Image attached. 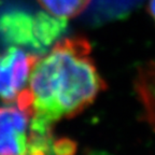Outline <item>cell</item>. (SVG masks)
Instances as JSON below:
<instances>
[{
    "mask_svg": "<svg viewBox=\"0 0 155 155\" xmlns=\"http://www.w3.org/2000/svg\"><path fill=\"white\" fill-rule=\"evenodd\" d=\"M91 52L85 38L70 37L57 40L51 51L39 57L27 85L32 115L38 121L53 126L71 119L106 90Z\"/></svg>",
    "mask_w": 155,
    "mask_h": 155,
    "instance_id": "1",
    "label": "cell"
},
{
    "mask_svg": "<svg viewBox=\"0 0 155 155\" xmlns=\"http://www.w3.org/2000/svg\"><path fill=\"white\" fill-rule=\"evenodd\" d=\"M51 129L16 104L0 107V155H46Z\"/></svg>",
    "mask_w": 155,
    "mask_h": 155,
    "instance_id": "2",
    "label": "cell"
},
{
    "mask_svg": "<svg viewBox=\"0 0 155 155\" xmlns=\"http://www.w3.org/2000/svg\"><path fill=\"white\" fill-rule=\"evenodd\" d=\"M66 29V19L48 12L29 14L23 11H11L0 17V34L5 41L39 53H45Z\"/></svg>",
    "mask_w": 155,
    "mask_h": 155,
    "instance_id": "3",
    "label": "cell"
},
{
    "mask_svg": "<svg viewBox=\"0 0 155 155\" xmlns=\"http://www.w3.org/2000/svg\"><path fill=\"white\" fill-rule=\"evenodd\" d=\"M40 56L18 46H11L0 53V100L15 104L28 85V80Z\"/></svg>",
    "mask_w": 155,
    "mask_h": 155,
    "instance_id": "4",
    "label": "cell"
},
{
    "mask_svg": "<svg viewBox=\"0 0 155 155\" xmlns=\"http://www.w3.org/2000/svg\"><path fill=\"white\" fill-rule=\"evenodd\" d=\"M142 2L143 0H90L85 18L95 26L115 22L129 16Z\"/></svg>",
    "mask_w": 155,
    "mask_h": 155,
    "instance_id": "5",
    "label": "cell"
},
{
    "mask_svg": "<svg viewBox=\"0 0 155 155\" xmlns=\"http://www.w3.org/2000/svg\"><path fill=\"white\" fill-rule=\"evenodd\" d=\"M137 91L144 107L147 121L155 130V64H149L140 70Z\"/></svg>",
    "mask_w": 155,
    "mask_h": 155,
    "instance_id": "6",
    "label": "cell"
},
{
    "mask_svg": "<svg viewBox=\"0 0 155 155\" xmlns=\"http://www.w3.org/2000/svg\"><path fill=\"white\" fill-rule=\"evenodd\" d=\"M48 14L61 19L72 18L87 8L90 0H38Z\"/></svg>",
    "mask_w": 155,
    "mask_h": 155,
    "instance_id": "7",
    "label": "cell"
},
{
    "mask_svg": "<svg viewBox=\"0 0 155 155\" xmlns=\"http://www.w3.org/2000/svg\"><path fill=\"white\" fill-rule=\"evenodd\" d=\"M149 13L155 22V0H150V2H149Z\"/></svg>",
    "mask_w": 155,
    "mask_h": 155,
    "instance_id": "8",
    "label": "cell"
}]
</instances>
